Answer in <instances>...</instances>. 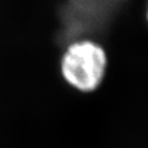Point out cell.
<instances>
[{
	"instance_id": "cell-1",
	"label": "cell",
	"mask_w": 148,
	"mask_h": 148,
	"mask_svg": "<svg viewBox=\"0 0 148 148\" xmlns=\"http://www.w3.org/2000/svg\"><path fill=\"white\" fill-rule=\"evenodd\" d=\"M106 65V55L101 46L88 40H79L67 49L61 68L69 84L82 92H90L101 83Z\"/></svg>"
}]
</instances>
